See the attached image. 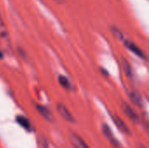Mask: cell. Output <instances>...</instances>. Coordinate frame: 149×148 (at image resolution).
Listing matches in <instances>:
<instances>
[{
	"mask_svg": "<svg viewBox=\"0 0 149 148\" xmlns=\"http://www.w3.org/2000/svg\"><path fill=\"white\" fill-rule=\"evenodd\" d=\"M101 129H102V132L104 133V135L106 136V138L112 143V145L116 148H120V143L119 141L115 139V137L113 136V133L111 130V128L109 127V126H107V124H103L101 126Z\"/></svg>",
	"mask_w": 149,
	"mask_h": 148,
	"instance_id": "1",
	"label": "cell"
},
{
	"mask_svg": "<svg viewBox=\"0 0 149 148\" xmlns=\"http://www.w3.org/2000/svg\"><path fill=\"white\" fill-rule=\"evenodd\" d=\"M125 45L126 47L130 50L133 53L136 54L139 58H143V59H147V57H146V54L142 51V50L140 49V47H138L134 43L131 42V41H128V40H125Z\"/></svg>",
	"mask_w": 149,
	"mask_h": 148,
	"instance_id": "2",
	"label": "cell"
},
{
	"mask_svg": "<svg viewBox=\"0 0 149 148\" xmlns=\"http://www.w3.org/2000/svg\"><path fill=\"white\" fill-rule=\"evenodd\" d=\"M70 140H71L72 146L74 148H90L81 137H79V135L75 133L71 134Z\"/></svg>",
	"mask_w": 149,
	"mask_h": 148,
	"instance_id": "3",
	"label": "cell"
},
{
	"mask_svg": "<svg viewBox=\"0 0 149 148\" xmlns=\"http://www.w3.org/2000/svg\"><path fill=\"white\" fill-rule=\"evenodd\" d=\"M58 112L59 113V114L68 122H74V118L72 115V113L69 112V110L62 104H58L57 106Z\"/></svg>",
	"mask_w": 149,
	"mask_h": 148,
	"instance_id": "4",
	"label": "cell"
},
{
	"mask_svg": "<svg viewBox=\"0 0 149 148\" xmlns=\"http://www.w3.org/2000/svg\"><path fill=\"white\" fill-rule=\"evenodd\" d=\"M122 107H123V110H124L125 113L129 117V119H131L134 122H138L139 121V116H138V114L135 113V111L130 106H128L127 103L124 102L122 104Z\"/></svg>",
	"mask_w": 149,
	"mask_h": 148,
	"instance_id": "5",
	"label": "cell"
},
{
	"mask_svg": "<svg viewBox=\"0 0 149 148\" xmlns=\"http://www.w3.org/2000/svg\"><path fill=\"white\" fill-rule=\"evenodd\" d=\"M113 122L115 123L116 126H117L121 132H123L124 133H127V134H129V133H130V130H129L128 126L126 125V123H125L120 117H118L117 115H114V116L113 117Z\"/></svg>",
	"mask_w": 149,
	"mask_h": 148,
	"instance_id": "6",
	"label": "cell"
},
{
	"mask_svg": "<svg viewBox=\"0 0 149 148\" xmlns=\"http://www.w3.org/2000/svg\"><path fill=\"white\" fill-rule=\"evenodd\" d=\"M16 120H17V122L18 123V125L21 126H22L24 129H25L26 131H29V132L32 131V129H33V128H32V126H31L30 120H29L27 118H25V117H24V116H22V115H18V116L17 117Z\"/></svg>",
	"mask_w": 149,
	"mask_h": 148,
	"instance_id": "7",
	"label": "cell"
},
{
	"mask_svg": "<svg viewBox=\"0 0 149 148\" xmlns=\"http://www.w3.org/2000/svg\"><path fill=\"white\" fill-rule=\"evenodd\" d=\"M36 107H37V110L38 111V113L46 120H48V121H52L53 120V116H52V113L50 112V110L47 107H45V106H44L42 105H37Z\"/></svg>",
	"mask_w": 149,
	"mask_h": 148,
	"instance_id": "8",
	"label": "cell"
},
{
	"mask_svg": "<svg viewBox=\"0 0 149 148\" xmlns=\"http://www.w3.org/2000/svg\"><path fill=\"white\" fill-rule=\"evenodd\" d=\"M129 97L134 104H135L137 106L141 107L142 106V99L140 95V93L136 90H133L129 92Z\"/></svg>",
	"mask_w": 149,
	"mask_h": 148,
	"instance_id": "9",
	"label": "cell"
},
{
	"mask_svg": "<svg viewBox=\"0 0 149 148\" xmlns=\"http://www.w3.org/2000/svg\"><path fill=\"white\" fill-rule=\"evenodd\" d=\"M58 82L60 84V85L62 87H64L65 89H67V90H70L72 89V85H71V82L69 81V79L63 76V75H59L58 76Z\"/></svg>",
	"mask_w": 149,
	"mask_h": 148,
	"instance_id": "10",
	"label": "cell"
},
{
	"mask_svg": "<svg viewBox=\"0 0 149 148\" xmlns=\"http://www.w3.org/2000/svg\"><path fill=\"white\" fill-rule=\"evenodd\" d=\"M123 69L125 71V73L127 74V76L129 79H133V72H132V68L129 65V63L127 61H126L125 59L123 60Z\"/></svg>",
	"mask_w": 149,
	"mask_h": 148,
	"instance_id": "11",
	"label": "cell"
},
{
	"mask_svg": "<svg viewBox=\"0 0 149 148\" xmlns=\"http://www.w3.org/2000/svg\"><path fill=\"white\" fill-rule=\"evenodd\" d=\"M112 31H113V35H114L117 38H119L120 40H124L123 34H122V32H121L120 30H118V29L115 28V27H113V28H112Z\"/></svg>",
	"mask_w": 149,
	"mask_h": 148,
	"instance_id": "12",
	"label": "cell"
},
{
	"mask_svg": "<svg viewBox=\"0 0 149 148\" xmlns=\"http://www.w3.org/2000/svg\"><path fill=\"white\" fill-rule=\"evenodd\" d=\"M0 36L1 37H7V34H6V29H5V26H4V24L0 17Z\"/></svg>",
	"mask_w": 149,
	"mask_h": 148,
	"instance_id": "13",
	"label": "cell"
},
{
	"mask_svg": "<svg viewBox=\"0 0 149 148\" xmlns=\"http://www.w3.org/2000/svg\"><path fill=\"white\" fill-rule=\"evenodd\" d=\"M54 1H56L57 3H62V2H63L64 0H54Z\"/></svg>",
	"mask_w": 149,
	"mask_h": 148,
	"instance_id": "14",
	"label": "cell"
},
{
	"mask_svg": "<svg viewBox=\"0 0 149 148\" xmlns=\"http://www.w3.org/2000/svg\"><path fill=\"white\" fill-rule=\"evenodd\" d=\"M139 148H147L146 147H144V146H142V145H141L140 147H139Z\"/></svg>",
	"mask_w": 149,
	"mask_h": 148,
	"instance_id": "15",
	"label": "cell"
},
{
	"mask_svg": "<svg viewBox=\"0 0 149 148\" xmlns=\"http://www.w3.org/2000/svg\"><path fill=\"white\" fill-rule=\"evenodd\" d=\"M2 57H3V54H2V52H1V51H0V58H2Z\"/></svg>",
	"mask_w": 149,
	"mask_h": 148,
	"instance_id": "16",
	"label": "cell"
}]
</instances>
